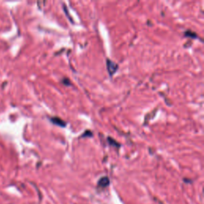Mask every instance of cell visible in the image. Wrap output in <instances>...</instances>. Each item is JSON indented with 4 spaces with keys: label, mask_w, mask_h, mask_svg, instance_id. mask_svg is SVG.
<instances>
[{
    "label": "cell",
    "mask_w": 204,
    "mask_h": 204,
    "mask_svg": "<svg viewBox=\"0 0 204 204\" xmlns=\"http://www.w3.org/2000/svg\"><path fill=\"white\" fill-rule=\"evenodd\" d=\"M99 186H102V187H105L108 185L109 184V180L108 179V177H103L101 178V180H99L98 182Z\"/></svg>",
    "instance_id": "3957f363"
},
{
    "label": "cell",
    "mask_w": 204,
    "mask_h": 204,
    "mask_svg": "<svg viewBox=\"0 0 204 204\" xmlns=\"http://www.w3.org/2000/svg\"><path fill=\"white\" fill-rule=\"evenodd\" d=\"M50 120L53 124L58 125V126H61V127H64V126H66V123H65V122H64L62 120H61L60 118H57V117H53V118H51Z\"/></svg>",
    "instance_id": "7a4b0ae2"
},
{
    "label": "cell",
    "mask_w": 204,
    "mask_h": 204,
    "mask_svg": "<svg viewBox=\"0 0 204 204\" xmlns=\"http://www.w3.org/2000/svg\"><path fill=\"white\" fill-rule=\"evenodd\" d=\"M118 68V66L116 63H114L113 62H112L111 60H107V69L108 73H110V75H112L116 71Z\"/></svg>",
    "instance_id": "6da1fadb"
}]
</instances>
